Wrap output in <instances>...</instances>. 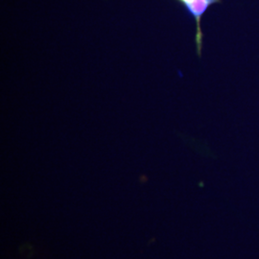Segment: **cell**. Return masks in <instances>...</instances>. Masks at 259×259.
<instances>
[{
	"label": "cell",
	"mask_w": 259,
	"mask_h": 259,
	"mask_svg": "<svg viewBox=\"0 0 259 259\" xmlns=\"http://www.w3.org/2000/svg\"><path fill=\"white\" fill-rule=\"evenodd\" d=\"M186 6L187 10L194 16L195 19L198 22V45L201 44V32L199 27V22L202 15L204 14L206 9L214 4L215 2H218L219 0H180Z\"/></svg>",
	"instance_id": "cell-1"
}]
</instances>
